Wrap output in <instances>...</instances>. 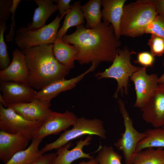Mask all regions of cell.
<instances>
[{
	"label": "cell",
	"instance_id": "1",
	"mask_svg": "<svg viewBox=\"0 0 164 164\" xmlns=\"http://www.w3.org/2000/svg\"><path fill=\"white\" fill-rule=\"evenodd\" d=\"M75 46L78 50L76 60L80 65L91 63L97 66L102 62H112L121 45L111 24L103 22L93 29L84 25L61 38Z\"/></svg>",
	"mask_w": 164,
	"mask_h": 164
},
{
	"label": "cell",
	"instance_id": "2",
	"mask_svg": "<svg viewBox=\"0 0 164 164\" xmlns=\"http://www.w3.org/2000/svg\"><path fill=\"white\" fill-rule=\"evenodd\" d=\"M25 55L28 71V82L41 90L51 82L64 78L70 70L55 57L53 44H45L21 50Z\"/></svg>",
	"mask_w": 164,
	"mask_h": 164
},
{
	"label": "cell",
	"instance_id": "3",
	"mask_svg": "<svg viewBox=\"0 0 164 164\" xmlns=\"http://www.w3.org/2000/svg\"><path fill=\"white\" fill-rule=\"evenodd\" d=\"M154 0H138L124 5L120 35L132 38L145 34L148 24L158 15Z\"/></svg>",
	"mask_w": 164,
	"mask_h": 164
},
{
	"label": "cell",
	"instance_id": "4",
	"mask_svg": "<svg viewBox=\"0 0 164 164\" xmlns=\"http://www.w3.org/2000/svg\"><path fill=\"white\" fill-rule=\"evenodd\" d=\"M136 53L128 48L118 49L111 65L102 72H98L95 74L98 79L104 78H111L117 82V87L113 97L117 98L119 93H128L129 80L133 74L140 67L133 65L131 59L132 55Z\"/></svg>",
	"mask_w": 164,
	"mask_h": 164
},
{
	"label": "cell",
	"instance_id": "5",
	"mask_svg": "<svg viewBox=\"0 0 164 164\" xmlns=\"http://www.w3.org/2000/svg\"><path fill=\"white\" fill-rule=\"evenodd\" d=\"M58 14L55 19L40 28L30 29L22 27L16 32L15 43L21 50L45 44H53L56 39L60 22L65 15Z\"/></svg>",
	"mask_w": 164,
	"mask_h": 164
},
{
	"label": "cell",
	"instance_id": "6",
	"mask_svg": "<svg viewBox=\"0 0 164 164\" xmlns=\"http://www.w3.org/2000/svg\"><path fill=\"white\" fill-rule=\"evenodd\" d=\"M73 128L66 130L54 141L45 145L40 150L43 153L60 147L82 136L96 135L101 138H106V131L103 121L97 118L89 119L84 117L77 118Z\"/></svg>",
	"mask_w": 164,
	"mask_h": 164
},
{
	"label": "cell",
	"instance_id": "7",
	"mask_svg": "<svg viewBox=\"0 0 164 164\" xmlns=\"http://www.w3.org/2000/svg\"><path fill=\"white\" fill-rule=\"evenodd\" d=\"M118 103L123 119L125 129L114 145L122 152L125 164H132L136 153L137 145L146 135L145 132H138L134 127L133 121L126 109L124 101L119 98Z\"/></svg>",
	"mask_w": 164,
	"mask_h": 164
},
{
	"label": "cell",
	"instance_id": "8",
	"mask_svg": "<svg viewBox=\"0 0 164 164\" xmlns=\"http://www.w3.org/2000/svg\"><path fill=\"white\" fill-rule=\"evenodd\" d=\"M43 122L27 120L12 109L0 103V129L11 134H21L32 139L33 133Z\"/></svg>",
	"mask_w": 164,
	"mask_h": 164
},
{
	"label": "cell",
	"instance_id": "9",
	"mask_svg": "<svg viewBox=\"0 0 164 164\" xmlns=\"http://www.w3.org/2000/svg\"><path fill=\"white\" fill-rule=\"evenodd\" d=\"M0 102L7 104L28 103L34 98L37 91L29 84L12 81H0Z\"/></svg>",
	"mask_w": 164,
	"mask_h": 164
},
{
	"label": "cell",
	"instance_id": "10",
	"mask_svg": "<svg viewBox=\"0 0 164 164\" xmlns=\"http://www.w3.org/2000/svg\"><path fill=\"white\" fill-rule=\"evenodd\" d=\"M143 120L154 128L164 126V84H159L141 108Z\"/></svg>",
	"mask_w": 164,
	"mask_h": 164
},
{
	"label": "cell",
	"instance_id": "11",
	"mask_svg": "<svg viewBox=\"0 0 164 164\" xmlns=\"http://www.w3.org/2000/svg\"><path fill=\"white\" fill-rule=\"evenodd\" d=\"M159 77L155 73L148 74L146 67H143L133 74L130 79L135 86L136 99L134 107L140 108L146 103L158 87Z\"/></svg>",
	"mask_w": 164,
	"mask_h": 164
},
{
	"label": "cell",
	"instance_id": "12",
	"mask_svg": "<svg viewBox=\"0 0 164 164\" xmlns=\"http://www.w3.org/2000/svg\"><path fill=\"white\" fill-rule=\"evenodd\" d=\"M77 118L73 113L68 110L63 113L52 111L47 120L34 132L32 138L43 139L49 135L66 131L74 125Z\"/></svg>",
	"mask_w": 164,
	"mask_h": 164
},
{
	"label": "cell",
	"instance_id": "13",
	"mask_svg": "<svg viewBox=\"0 0 164 164\" xmlns=\"http://www.w3.org/2000/svg\"><path fill=\"white\" fill-rule=\"evenodd\" d=\"M97 66L92 64L83 73L69 79L64 78L55 80L37 91L35 98L51 105L52 99L61 93L73 88L87 74L94 70Z\"/></svg>",
	"mask_w": 164,
	"mask_h": 164
},
{
	"label": "cell",
	"instance_id": "14",
	"mask_svg": "<svg viewBox=\"0 0 164 164\" xmlns=\"http://www.w3.org/2000/svg\"><path fill=\"white\" fill-rule=\"evenodd\" d=\"M50 106L35 98L29 102L7 104L5 107L12 109L27 120L44 122L53 111Z\"/></svg>",
	"mask_w": 164,
	"mask_h": 164
},
{
	"label": "cell",
	"instance_id": "15",
	"mask_svg": "<svg viewBox=\"0 0 164 164\" xmlns=\"http://www.w3.org/2000/svg\"><path fill=\"white\" fill-rule=\"evenodd\" d=\"M12 60L6 69L0 71V80L28 84V71L25 56L17 48L12 52Z\"/></svg>",
	"mask_w": 164,
	"mask_h": 164
},
{
	"label": "cell",
	"instance_id": "16",
	"mask_svg": "<svg viewBox=\"0 0 164 164\" xmlns=\"http://www.w3.org/2000/svg\"><path fill=\"white\" fill-rule=\"evenodd\" d=\"M30 140L21 134L0 131V159L7 162L16 153L26 149Z\"/></svg>",
	"mask_w": 164,
	"mask_h": 164
},
{
	"label": "cell",
	"instance_id": "17",
	"mask_svg": "<svg viewBox=\"0 0 164 164\" xmlns=\"http://www.w3.org/2000/svg\"><path fill=\"white\" fill-rule=\"evenodd\" d=\"M90 135L84 140L82 139L77 141L75 146L71 150H69L71 145V142L57 149L56 157L53 164H71L74 161L80 158L90 159L94 158L90 153L84 152V147L89 145L92 139Z\"/></svg>",
	"mask_w": 164,
	"mask_h": 164
},
{
	"label": "cell",
	"instance_id": "18",
	"mask_svg": "<svg viewBox=\"0 0 164 164\" xmlns=\"http://www.w3.org/2000/svg\"><path fill=\"white\" fill-rule=\"evenodd\" d=\"M126 0H101V10L103 22L112 26L116 37L119 39L120 23Z\"/></svg>",
	"mask_w": 164,
	"mask_h": 164
},
{
	"label": "cell",
	"instance_id": "19",
	"mask_svg": "<svg viewBox=\"0 0 164 164\" xmlns=\"http://www.w3.org/2000/svg\"><path fill=\"white\" fill-rule=\"evenodd\" d=\"M53 52L56 59L70 70L75 67L74 61L78 50L73 45H70L61 39H56L53 44Z\"/></svg>",
	"mask_w": 164,
	"mask_h": 164
},
{
	"label": "cell",
	"instance_id": "20",
	"mask_svg": "<svg viewBox=\"0 0 164 164\" xmlns=\"http://www.w3.org/2000/svg\"><path fill=\"white\" fill-rule=\"evenodd\" d=\"M38 7L34 11L32 22L27 26L30 29H36L45 25L49 17L58 10L57 5L52 0H34Z\"/></svg>",
	"mask_w": 164,
	"mask_h": 164
},
{
	"label": "cell",
	"instance_id": "21",
	"mask_svg": "<svg viewBox=\"0 0 164 164\" xmlns=\"http://www.w3.org/2000/svg\"><path fill=\"white\" fill-rule=\"evenodd\" d=\"M28 148L15 154L6 163L4 164H32L43 155L39 149L42 139L32 138Z\"/></svg>",
	"mask_w": 164,
	"mask_h": 164
},
{
	"label": "cell",
	"instance_id": "22",
	"mask_svg": "<svg viewBox=\"0 0 164 164\" xmlns=\"http://www.w3.org/2000/svg\"><path fill=\"white\" fill-rule=\"evenodd\" d=\"M80 2H75L66 14L63 25L58 31L56 39H61L71 27L77 26L84 23V17L81 9Z\"/></svg>",
	"mask_w": 164,
	"mask_h": 164
},
{
	"label": "cell",
	"instance_id": "23",
	"mask_svg": "<svg viewBox=\"0 0 164 164\" xmlns=\"http://www.w3.org/2000/svg\"><path fill=\"white\" fill-rule=\"evenodd\" d=\"M101 0H90L84 5H81V9L86 19L85 28L93 29L101 22Z\"/></svg>",
	"mask_w": 164,
	"mask_h": 164
},
{
	"label": "cell",
	"instance_id": "24",
	"mask_svg": "<svg viewBox=\"0 0 164 164\" xmlns=\"http://www.w3.org/2000/svg\"><path fill=\"white\" fill-rule=\"evenodd\" d=\"M144 132L146 136L138 143L136 152L149 148H164V128L149 129Z\"/></svg>",
	"mask_w": 164,
	"mask_h": 164
},
{
	"label": "cell",
	"instance_id": "25",
	"mask_svg": "<svg viewBox=\"0 0 164 164\" xmlns=\"http://www.w3.org/2000/svg\"><path fill=\"white\" fill-rule=\"evenodd\" d=\"M164 149L149 148L137 152L132 164H163Z\"/></svg>",
	"mask_w": 164,
	"mask_h": 164
},
{
	"label": "cell",
	"instance_id": "26",
	"mask_svg": "<svg viewBox=\"0 0 164 164\" xmlns=\"http://www.w3.org/2000/svg\"><path fill=\"white\" fill-rule=\"evenodd\" d=\"M95 158L98 164H122V156L111 146L102 147Z\"/></svg>",
	"mask_w": 164,
	"mask_h": 164
},
{
	"label": "cell",
	"instance_id": "27",
	"mask_svg": "<svg viewBox=\"0 0 164 164\" xmlns=\"http://www.w3.org/2000/svg\"><path fill=\"white\" fill-rule=\"evenodd\" d=\"M7 21L6 19L4 18L0 19V70L6 69L11 63L4 37V32L7 28Z\"/></svg>",
	"mask_w": 164,
	"mask_h": 164
},
{
	"label": "cell",
	"instance_id": "28",
	"mask_svg": "<svg viewBox=\"0 0 164 164\" xmlns=\"http://www.w3.org/2000/svg\"><path fill=\"white\" fill-rule=\"evenodd\" d=\"M145 33L155 35L164 39V17L159 14L148 24Z\"/></svg>",
	"mask_w": 164,
	"mask_h": 164
},
{
	"label": "cell",
	"instance_id": "29",
	"mask_svg": "<svg viewBox=\"0 0 164 164\" xmlns=\"http://www.w3.org/2000/svg\"><path fill=\"white\" fill-rule=\"evenodd\" d=\"M150 53L154 56H160L164 54V39L159 36L151 35L148 42Z\"/></svg>",
	"mask_w": 164,
	"mask_h": 164
},
{
	"label": "cell",
	"instance_id": "30",
	"mask_svg": "<svg viewBox=\"0 0 164 164\" xmlns=\"http://www.w3.org/2000/svg\"><path fill=\"white\" fill-rule=\"evenodd\" d=\"M155 60V56L151 53L147 51L140 52L137 54L135 63L145 67H152Z\"/></svg>",
	"mask_w": 164,
	"mask_h": 164
},
{
	"label": "cell",
	"instance_id": "31",
	"mask_svg": "<svg viewBox=\"0 0 164 164\" xmlns=\"http://www.w3.org/2000/svg\"><path fill=\"white\" fill-rule=\"evenodd\" d=\"M21 1L20 0H12V3L10 8V12L12 14L11 21L10 25V28L9 34L6 35L7 41L10 42L13 40L15 34V21L14 19L15 13Z\"/></svg>",
	"mask_w": 164,
	"mask_h": 164
},
{
	"label": "cell",
	"instance_id": "32",
	"mask_svg": "<svg viewBox=\"0 0 164 164\" xmlns=\"http://www.w3.org/2000/svg\"><path fill=\"white\" fill-rule=\"evenodd\" d=\"M71 0H59L57 1V5L60 16L65 15L70 10L72 5L70 4Z\"/></svg>",
	"mask_w": 164,
	"mask_h": 164
},
{
	"label": "cell",
	"instance_id": "33",
	"mask_svg": "<svg viewBox=\"0 0 164 164\" xmlns=\"http://www.w3.org/2000/svg\"><path fill=\"white\" fill-rule=\"evenodd\" d=\"M55 153H50L43 155L32 164H53L56 157Z\"/></svg>",
	"mask_w": 164,
	"mask_h": 164
},
{
	"label": "cell",
	"instance_id": "34",
	"mask_svg": "<svg viewBox=\"0 0 164 164\" xmlns=\"http://www.w3.org/2000/svg\"><path fill=\"white\" fill-rule=\"evenodd\" d=\"M154 2L157 13L164 17V0H154Z\"/></svg>",
	"mask_w": 164,
	"mask_h": 164
},
{
	"label": "cell",
	"instance_id": "35",
	"mask_svg": "<svg viewBox=\"0 0 164 164\" xmlns=\"http://www.w3.org/2000/svg\"><path fill=\"white\" fill-rule=\"evenodd\" d=\"M78 164H98L95 158L90 159L87 161H83L78 163Z\"/></svg>",
	"mask_w": 164,
	"mask_h": 164
},
{
	"label": "cell",
	"instance_id": "36",
	"mask_svg": "<svg viewBox=\"0 0 164 164\" xmlns=\"http://www.w3.org/2000/svg\"><path fill=\"white\" fill-rule=\"evenodd\" d=\"M162 65L164 67V60L163 61ZM158 82L159 84H164V73L159 77Z\"/></svg>",
	"mask_w": 164,
	"mask_h": 164
},
{
	"label": "cell",
	"instance_id": "37",
	"mask_svg": "<svg viewBox=\"0 0 164 164\" xmlns=\"http://www.w3.org/2000/svg\"><path fill=\"white\" fill-rule=\"evenodd\" d=\"M162 128H164V126L162 127Z\"/></svg>",
	"mask_w": 164,
	"mask_h": 164
},
{
	"label": "cell",
	"instance_id": "38",
	"mask_svg": "<svg viewBox=\"0 0 164 164\" xmlns=\"http://www.w3.org/2000/svg\"></svg>",
	"mask_w": 164,
	"mask_h": 164
}]
</instances>
